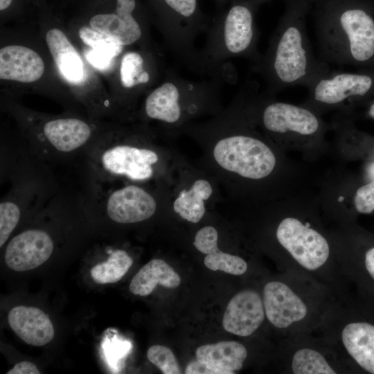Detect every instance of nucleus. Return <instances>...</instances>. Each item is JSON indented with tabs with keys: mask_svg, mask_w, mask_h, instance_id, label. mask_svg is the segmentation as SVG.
Masks as SVG:
<instances>
[{
	"mask_svg": "<svg viewBox=\"0 0 374 374\" xmlns=\"http://www.w3.org/2000/svg\"><path fill=\"white\" fill-rule=\"evenodd\" d=\"M256 121L269 140L286 154L297 152L314 161L329 149L326 134L330 125L303 104L268 100L256 112Z\"/></svg>",
	"mask_w": 374,
	"mask_h": 374,
	"instance_id": "39448f33",
	"label": "nucleus"
},
{
	"mask_svg": "<svg viewBox=\"0 0 374 374\" xmlns=\"http://www.w3.org/2000/svg\"><path fill=\"white\" fill-rule=\"evenodd\" d=\"M83 188L90 206L100 208L108 219L118 224L145 221L157 211V203L154 196L135 184L119 188L83 184Z\"/></svg>",
	"mask_w": 374,
	"mask_h": 374,
	"instance_id": "1a4fd4ad",
	"label": "nucleus"
},
{
	"mask_svg": "<svg viewBox=\"0 0 374 374\" xmlns=\"http://www.w3.org/2000/svg\"><path fill=\"white\" fill-rule=\"evenodd\" d=\"M82 41L91 48L107 53L112 57L117 56L123 46L109 35L96 31L87 26L82 27L78 32Z\"/></svg>",
	"mask_w": 374,
	"mask_h": 374,
	"instance_id": "cd10ccee",
	"label": "nucleus"
},
{
	"mask_svg": "<svg viewBox=\"0 0 374 374\" xmlns=\"http://www.w3.org/2000/svg\"><path fill=\"white\" fill-rule=\"evenodd\" d=\"M5 148V147H3ZM1 148V181L8 191L0 202V247L6 244L28 212H39L60 190L51 166L32 154L24 144Z\"/></svg>",
	"mask_w": 374,
	"mask_h": 374,
	"instance_id": "20e7f679",
	"label": "nucleus"
},
{
	"mask_svg": "<svg viewBox=\"0 0 374 374\" xmlns=\"http://www.w3.org/2000/svg\"><path fill=\"white\" fill-rule=\"evenodd\" d=\"M292 368L294 374L336 373L321 354L310 348H302L294 353Z\"/></svg>",
	"mask_w": 374,
	"mask_h": 374,
	"instance_id": "a878e982",
	"label": "nucleus"
},
{
	"mask_svg": "<svg viewBox=\"0 0 374 374\" xmlns=\"http://www.w3.org/2000/svg\"><path fill=\"white\" fill-rule=\"evenodd\" d=\"M179 99L177 87L172 82H165L148 96L145 103L146 115L152 119L175 123L181 116Z\"/></svg>",
	"mask_w": 374,
	"mask_h": 374,
	"instance_id": "4be33fe9",
	"label": "nucleus"
},
{
	"mask_svg": "<svg viewBox=\"0 0 374 374\" xmlns=\"http://www.w3.org/2000/svg\"><path fill=\"white\" fill-rule=\"evenodd\" d=\"M318 197L325 212L343 219L350 214H371L374 180L357 182L343 172H331L324 179Z\"/></svg>",
	"mask_w": 374,
	"mask_h": 374,
	"instance_id": "9d476101",
	"label": "nucleus"
},
{
	"mask_svg": "<svg viewBox=\"0 0 374 374\" xmlns=\"http://www.w3.org/2000/svg\"><path fill=\"white\" fill-rule=\"evenodd\" d=\"M8 321L13 332L28 344L44 346L54 337L53 323L39 308L16 306L9 312Z\"/></svg>",
	"mask_w": 374,
	"mask_h": 374,
	"instance_id": "dca6fc26",
	"label": "nucleus"
},
{
	"mask_svg": "<svg viewBox=\"0 0 374 374\" xmlns=\"http://www.w3.org/2000/svg\"><path fill=\"white\" fill-rule=\"evenodd\" d=\"M366 268L374 279V247L368 249L365 253Z\"/></svg>",
	"mask_w": 374,
	"mask_h": 374,
	"instance_id": "72a5a7b5",
	"label": "nucleus"
},
{
	"mask_svg": "<svg viewBox=\"0 0 374 374\" xmlns=\"http://www.w3.org/2000/svg\"><path fill=\"white\" fill-rule=\"evenodd\" d=\"M303 103L320 114L337 110L348 114L350 109L366 104L374 96V67L356 72L331 71L317 76L307 87Z\"/></svg>",
	"mask_w": 374,
	"mask_h": 374,
	"instance_id": "0eeeda50",
	"label": "nucleus"
},
{
	"mask_svg": "<svg viewBox=\"0 0 374 374\" xmlns=\"http://www.w3.org/2000/svg\"><path fill=\"white\" fill-rule=\"evenodd\" d=\"M46 40L50 53L63 77L79 83L84 77L82 61L66 35L60 29L49 30Z\"/></svg>",
	"mask_w": 374,
	"mask_h": 374,
	"instance_id": "aec40b11",
	"label": "nucleus"
},
{
	"mask_svg": "<svg viewBox=\"0 0 374 374\" xmlns=\"http://www.w3.org/2000/svg\"><path fill=\"white\" fill-rule=\"evenodd\" d=\"M364 180H374V159H371V161L366 164L365 168Z\"/></svg>",
	"mask_w": 374,
	"mask_h": 374,
	"instance_id": "f704fd0d",
	"label": "nucleus"
},
{
	"mask_svg": "<svg viewBox=\"0 0 374 374\" xmlns=\"http://www.w3.org/2000/svg\"><path fill=\"white\" fill-rule=\"evenodd\" d=\"M256 8L247 0H236L229 9L224 24V44L229 52L244 54L253 49Z\"/></svg>",
	"mask_w": 374,
	"mask_h": 374,
	"instance_id": "4468645a",
	"label": "nucleus"
},
{
	"mask_svg": "<svg viewBox=\"0 0 374 374\" xmlns=\"http://www.w3.org/2000/svg\"><path fill=\"white\" fill-rule=\"evenodd\" d=\"M169 15L180 19H191L197 12V0H163Z\"/></svg>",
	"mask_w": 374,
	"mask_h": 374,
	"instance_id": "c756f323",
	"label": "nucleus"
},
{
	"mask_svg": "<svg viewBox=\"0 0 374 374\" xmlns=\"http://www.w3.org/2000/svg\"><path fill=\"white\" fill-rule=\"evenodd\" d=\"M148 360L163 374H180L181 371L172 350L164 346L153 345L147 352Z\"/></svg>",
	"mask_w": 374,
	"mask_h": 374,
	"instance_id": "c85d7f7f",
	"label": "nucleus"
},
{
	"mask_svg": "<svg viewBox=\"0 0 374 374\" xmlns=\"http://www.w3.org/2000/svg\"><path fill=\"white\" fill-rule=\"evenodd\" d=\"M264 318L265 309L260 295L254 290H244L229 301L222 325L229 332L248 337L260 327Z\"/></svg>",
	"mask_w": 374,
	"mask_h": 374,
	"instance_id": "f8f14e48",
	"label": "nucleus"
},
{
	"mask_svg": "<svg viewBox=\"0 0 374 374\" xmlns=\"http://www.w3.org/2000/svg\"><path fill=\"white\" fill-rule=\"evenodd\" d=\"M181 283L179 275L166 261L152 259L145 264L132 279L129 289L134 295L148 296L157 285L175 288Z\"/></svg>",
	"mask_w": 374,
	"mask_h": 374,
	"instance_id": "412c9836",
	"label": "nucleus"
},
{
	"mask_svg": "<svg viewBox=\"0 0 374 374\" xmlns=\"http://www.w3.org/2000/svg\"><path fill=\"white\" fill-rule=\"evenodd\" d=\"M120 78L123 86L126 88L148 82L150 76L143 69V60L139 53L128 52L124 55L121 64Z\"/></svg>",
	"mask_w": 374,
	"mask_h": 374,
	"instance_id": "bb28decb",
	"label": "nucleus"
},
{
	"mask_svg": "<svg viewBox=\"0 0 374 374\" xmlns=\"http://www.w3.org/2000/svg\"><path fill=\"white\" fill-rule=\"evenodd\" d=\"M37 366L28 361H23L15 364L7 374H39Z\"/></svg>",
	"mask_w": 374,
	"mask_h": 374,
	"instance_id": "2f4dec72",
	"label": "nucleus"
},
{
	"mask_svg": "<svg viewBox=\"0 0 374 374\" xmlns=\"http://www.w3.org/2000/svg\"><path fill=\"white\" fill-rule=\"evenodd\" d=\"M277 203L281 217L275 236L280 247L305 269L321 267L330 256V247L327 238L312 224L320 207L318 195L299 193Z\"/></svg>",
	"mask_w": 374,
	"mask_h": 374,
	"instance_id": "423d86ee",
	"label": "nucleus"
},
{
	"mask_svg": "<svg viewBox=\"0 0 374 374\" xmlns=\"http://www.w3.org/2000/svg\"><path fill=\"white\" fill-rule=\"evenodd\" d=\"M87 60L96 69L105 70L109 67L114 57L111 55L92 48L85 53Z\"/></svg>",
	"mask_w": 374,
	"mask_h": 374,
	"instance_id": "7c9ffc66",
	"label": "nucleus"
},
{
	"mask_svg": "<svg viewBox=\"0 0 374 374\" xmlns=\"http://www.w3.org/2000/svg\"><path fill=\"white\" fill-rule=\"evenodd\" d=\"M253 132L247 127L220 140L213 152L217 163L248 182L272 183L285 197L301 193L303 169Z\"/></svg>",
	"mask_w": 374,
	"mask_h": 374,
	"instance_id": "f257e3e1",
	"label": "nucleus"
},
{
	"mask_svg": "<svg viewBox=\"0 0 374 374\" xmlns=\"http://www.w3.org/2000/svg\"><path fill=\"white\" fill-rule=\"evenodd\" d=\"M105 262L96 265L91 269V276L98 284L114 283L119 281L127 272L133 260L124 250H110Z\"/></svg>",
	"mask_w": 374,
	"mask_h": 374,
	"instance_id": "b1692460",
	"label": "nucleus"
},
{
	"mask_svg": "<svg viewBox=\"0 0 374 374\" xmlns=\"http://www.w3.org/2000/svg\"><path fill=\"white\" fill-rule=\"evenodd\" d=\"M186 374H217V371L197 361L190 362L185 369Z\"/></svg>",
	"mask_w": 374,
	"mask_h": 374,
	"instance_id": "473e14b6",
	"label": "nucleus"
},
{
	"mask_svg": "<svg viewBox=\"0 0 374 374\" xmlns=\"http://www.w3.org/2000/svg\"><path fill=\"white\" fill-rule=\"evenodd\" d=\"M366 116L374 120V96L366 104Z\"/></svg>",
	"mask_w": 374,
	"mask_h": 374,
	"instance_id": "c9c22d12",
	"label": "nucleus"
},
{
	"mask_svg": "<svg viewBox=\"0 0 374 374\" xmlns=\"http://www.w3.org/2000/svg\"><path fill=\"white\" fill-rule=\"evenodd\" d=\"M341 339L354 360L374 374V326L365 322L348 323L342 330Z\"/></svg>",
	"mask_w": 374,
	"mask_h": 374,
	"instance_id": "6ab92c4d",
	"label": "nucleus"
},
{
	"mask_svg": "<svg viewBox=\"0 0 374 374\" xmlns=\"http://www.w3.org/2000/svg\"><path fill=\"white\" fill-rule=\"evenodd\" d=\"M197 361L217 371V374H233L240 370L247 358L246 348L235 341H224L198 347Z\"/></svg>",
	"mask_w": 374,
	"mask_h": 374,
	"instance_id": "a211bd4d",
	"label": "nucleus"
},
{
	"mask_svg": "<svg viewBox=\"0 0 374 374\" xmlns=\"http://www.w3.org/2000/svg\"><path fill=\"white\" fill-rule=\"evenodd\" d=\"M319 46L326 60L374 67V13L359 0H318Z\"/></svg>",
	"mask_w": 374,
	"mask_h": 374,
	"instance_id": "f03ea898",
	"label": "nucleus"
},
{
	"mask_svg": "<svg viewBox=\"0 0 374 374\" xmlns=\"http://www.w3.org/2000/svg\"><path fill=\"white\" fill-rule=\"evenodd\" d=\"M44 71L42 57L30 48L10 45L0 50V78L20 82L39 80Z\"/></svg>",
	"mask_w": 374,
	"mask_h": 374,
	"instance_id": "f3484780",
	"label": "nucleus"
},
{
	"mask_svg": "<svg viewBox=\"0 0 374 374\" xmlns=\"http://www.w3.org/2000/svg\"><path fill=\"white\" fill-rule=\"evenodd\" d=\"M262 301L267 319L278 328L289 327L302 320L307 314L302 299L282 282L267 283L263 289Z\"/></svg>",
	"mask_w": 374,
	"mask_h": 374,
	"instance_id": "ddd939ff",
	"label": "nucleus"
},
{
	"mask_svg": "<svg viewBox=\"0 0 374 374\" xmlns=\"http://www.w3.org/2000/svg\"><path fill=\"white\" fill-rule=\"evenodd\" d=\"M135 8L136 0H116L115 13L93 16L90 26L109 35L123 46L132 44L141 36L139 24L132 14Z\"/></svg>",
	"mask_w": 374,
	"mask_h": 374,
	"instance_id": "2eb2a0df",
	"label": "nucleus"
},
{
	"mask_svg": "<svg viewBox=\"0 0 374 374\" xmlns=\"http://www.w3.org/2000/svg\"><path fill=\"white\" fill-rule=\"evenodd\" d=\"M53 250V239L48 231L30 228L11 238L6 246L4 260L12 270L28 271L44 263Z\"/></svg>",
	"mask_w": 374,
	"mask_h": 374,
	"instance_id": "9b49d317",
	"label": "nucleus"
},
{
	"mask_svg": "<svg viewBox=\"0 0 374 374\" xmlns=\"http://www.w3.org/2000/svg\"><path fill=\"white\" fill-rule=\"evenodd\" d=\"M212 193V186L207 180H196L188 190L180 191L174 201L173 209L182 219L197 223L205 213L204 201Z\"/></svg>",
	"mask_w": 374,
	"mask_h": 374,
	"instance_id": "5701e85b",
	"label": "nucleus"
},
{
	"mask_svg": "<svg viewBox=\"0 0 374 374\" xmlns=\"http://www.w3.org/2000/svg\"><path fill=\"white\" fill-rule=\"evenodd\" d=\"M12 0H0V10H3L7 8L11 3Z\"/></svg>",
	"mask_w": 374,
	"mask_h": 374,
	"instance_id": "e433bc0d",
	"label": "nucleus"
},
{
	"mask_svg": "<svg viewBox=\"0 0 374 374\" xmlns=\"http://www.w3.org/2000/svg\"><path fill=\"white\" fill-rule=\"evenodd\" d=\"M98 136L93 128L77 118H57L45 122L24 145L35 157L53 163L82 159Z\"/></svg>",
	"mask_w": 374,
	"mask_h": 374,
	"instance_id": "6e6552de",
	"label": "nucleus"
},
{
	"mask_svg": "<svg viewBox=\"0 0 374 374\" xmlns=\"http://www.w3.org/2000/svg\"><path fill=\"white\" fill-rule=\"evenodd\" d=\"M285 12L262 64V70L275 90L302 85L308 87L330 69L314 56L306 28L310 0H285Z\"/></svg>",
	"mask_w": 374,
	"mask_h": 374,
	"instance_id": "7ed1b4c3",
	"label": "nucleus"
},
{
	"mask_svg": "<svg viewBox=\"0 0 374 374\" xmlns=\"http://www.w3.org/2000/svg\"><path fill=\"white\" fill-rule=\"evenodd\" d=\"M250 3H251L253 6H255L256 8L258 5H260L262 3L266 2L269 0H247Z\"/></svg>",
	"mask_w": 374,
	"mask_h": 374,
	"instance_id": "4c0bfd02",
	"label": "nucleus"
},
{
	"mask_svg": "<svg viewBox=\"0 0 374 374\" xmlns=\"http://www.w3.org/2000/svg\"><path fill=\"white\" fill-rule=\"evenodd\" d=\"M206 254L205 266L213 271H222L232 275H242L247 269V263L242 258L222 252L218 249L217 242L202 251Z\"/></svg>",
	"mask_w": 374,
	"mask_h": 374,
	"instance_id": "393cba45",
	"label": "nucleus"
}]
</instances>
